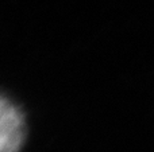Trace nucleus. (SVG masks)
Returning <instances> with one entry per match:
<instances>
[{
	"mask_svg": "<svg viewBox=\"0 0 154 152\" xmlns=\"http://www.w3.org/2000/svg\"><path fill=\"white\" fill-rule=\"evenodd\" d=\"M2 152H18L24 137V120L20 110L7 98L2 100Z\"/></svg>",
	"mask_w": 154,
	"mask_h": 152,
	"instance_id": "obj_1",
	"label": "nucleus"
}]
</instances>
